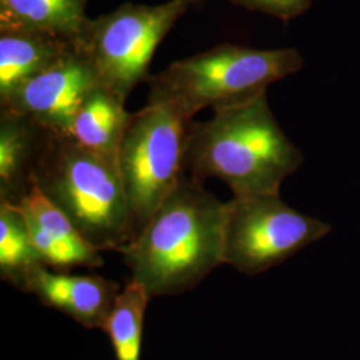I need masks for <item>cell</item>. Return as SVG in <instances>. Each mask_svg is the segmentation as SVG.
I'll use <instances>...</instances> for the list:
<instances>
[{
    "label": "cell",
    "instance_id": "obj_8",
    "mask_svg": "<svg viewBox=\"0 0 360 360\" xmlns=\"http://www.w3.org/2000/svg\"><path fill=\"white\" fill-rule=\"evenodd\" d=\"M99 84L89 56L77 44L60 62L1 102L0 110L30 116L52 132L68 135L80 104Z\"/></svg>",
    "mask_w": 360,
    "mask_h": 360
},
{
    "label": "cell",
    "instance_id": "obj_5",
    "mask_svg": "<svg viewBox=\"0 0 360 360\" xmlns=\"http://www.w3.org/2000/svg\"><path fill=\"white\" fill-rule=\"evenodd\" d=\"M165 104H146L135 112L116 154L129 205L134 238L184 175L190 123Z\"/></svg>",
    "mask_w": 360,
    "mask_h": 360
},
{
    "label": "cell",
    "instance_id": "obj_12",
    "mask_svg": "<svg viewBox=\"0 0 360 360\" xmlns=\"http://www.w3.org/2000/svg\"><path fill=\"white\" fill-rule=\"evenodd\" d=\"M77 44L51 34L0 30V103L60 62Z\"/></svg>",
    "mask_w": 360,
    "mask_h": 360
},
{
    "label": "cell",
    "instance_id": "obj_2",
    "mask_svg": "<svg viewBox=\"0 0 360 360\" xmlns=\"http://www.w3.org/2000/svg\"><path fill=\"white\" fill-rule=\"evenodd\" d=\"M302 165L303 155L276 122L267 94L190 123L184 174L200 183L220 179L233 196L279 195Z\"/></svg>",
    "mask_w": 360,
    "mask_h": 360
},
{
    "label": "cell",
    "instance_id": "obj_6",
    "mask_svg": "<svg viewBox=\"0 0 360 360\" xmlns=\"http://www.w3.org/2000/svg\"><path fill=\"white\" fill-rule=\"evenodd\" d=\"M193 6L195 0H168L156 6L126 3L90 19L79 44L101 83L127 99L139 83L147 82L158 46Z\"/></svg>",
    "mask_w": 360,
    "mask_h": 360
},
{
    "label": "cell",
    "instance_id": "obj_9",
    "mask_svg": "<svg viewBox=\"0 0 360 360\" xmlns=\"http://www.w3.org/2000/svg\"><path fill=\"white\" fill-rule=\"evenodd\" d=\"M19 290L37 296L44 306L63 312L89 330H103L120 292L119 284L103 276L72 275L43 264L28 272Z\"/></svg>",
    "mask_w": 360,
    "mask_h": 360
},
{
    "label": "cell",
    "instance_id": "obj_11",
    "mask_svg": "<svg viewBox=\"0 0 360 360\" xmlns=\"http://www.w3.org/2000/svg\"><path fill=\"white\" fill-rule=\"evenodd\" d=\"M51 132L30 116L0 110V200L19 206L34 188V174Z\"/></svg>",
    "mask_w": 360,
    "mask_h": 360
},
{
    "label": "cell",
    "instance_id": "obj_4",
    "mask_svg": "<svg viewBox=\"0 0 360 360\" xmlns=\"http://www.w3.org/2000/svg\"><path fill=\"white\" fill-rule=\"evenodd\" d=\"M303 65L295 49L255 50L223 43L148 77L147 104H165L187 119L206 108L224 111L267 94L269 86Z\"/></svg>",
    "mask_w": 360,
    "mask_h": 360
},
{
    "label": "cell",
    "instance_id": "obj_10",
    "mask_svg": "<svg viewBox=\"0 0 360 360\" xmlns=\"http://www.w3.org/2000/svg\"><path fill=\"white\" fill-rule=\"evenodd\" d=\"M31 242L43 266L55 271L103 266L98 251L79 233L65 214L34 187L19 203Z\"/></svg>",
    "mask_w": 360,
    "mask_h": 360
},
{
    "label": "cell",
    "instance_id": "obj_13",
    "mask_svg": "<svg viewBox=\"0 0 360 360\" xmlns=\"http://www.w3.org/2000/svg\"><path fill=\"white\" fill-rule=\"evenodd\" d=\"M134 114L126 99L99 84L84 98L67 136L98 154L115 158Z\"/></svg>",
    "mask_w": 360,
    "mask_h": 360
},
{
    "label": "cell",
    "instance_id": "obj_1",
    "mask_svg": "<svg viewBox=\"0 0 360 360\" xmlns=\"http://www.w3.org/2000/svg\"><path fill=\"white\" fill-rule=\"evenodd\" d=\"M227 202L183 175L141 232L119 252L150 297L193 290L223 264Z\"/></svg>",
    "mask_w": 360,
    "mask_h": 360
},
{
    "label": "cell",
    "instance_id": "obj_16",
    "mask_svg": "<svg viewBox=\"0 0 360 360\" xmlns=\"http://www.w3.org/2000/svg\"><path fill=\"white\" fill-rule=\"evenodd\" d=\"M41 264L30 236L23 212L0 200V278L20 288L30 271Z\"/></svg>",
    "mask_w": 360,
    "mask_h": 360
},
{
    "label": "cell",
    "instance_id": "obj_17",
    "mask_svg": "<svg viewBox=\"0 0 360 360\" xmlns=\"http://www.w3.org/2000/svg\"><path fill=\"white\" fill-rule=\"evenodd\" d=\"M196 4L205 0H195ZM236 6H242L248 11L266 13L283 22L295 19L307 13L314 0H229Z\"/></svg>",
    "mask_w": 360,
    "mask_h": 360
},
{
    "label": "cell",
    "instance_id": "obj_7",
    "mask_svg": "<svg viewBox=\"0 0 360 360\" xmlns=\"http://www.w3.org/2000/svg\"><path fill=\"white\" fill-rule=\"evenodd\" d=\"M331 226L287 206L281 195L233 196L227 202L223 264L254 276L323 239Z\"/></svg>",
    "mask_w": 360,
    "mask_h": 360
},
{
    "label": "cell",
    "instance_id": "obj_15",
    "mask_svg": "<svg viewBox=\"0 0 360 360\" xmlns=\"http://www.w3.org/2000/svg\"><path fill=\"white\" fill-rule=\"evenodd\" d=\"M150 300L146 288L132 279L116 296L114 307L103 327L115 360H141L144 318Z\"/></svg>",
    "mask_w": 360,
    "mask_h": 360
},
{
    "label": "cell",
    "instance_id": "obj_3",
    "mask_svg": "<svg viewBox=\"0 0 360 360\" xmlns=\"http://www.w3.org/2000/svg\"><path fill=\"white\" fill-rule=\"evenodd\" d=\"M37 187L98 251H120L134 239L115 158L51 132L34 174Z\"/></svg>",
    "mask_w": 360,
    "mask_h": 360
},
{
    "label": "cell",
    "instance_id": "obj_14",
    "mask_svg": "<svg viewBox=\"0 0 360 360\" xmlns=\"http://www.w3.org/2000/svg\"><path fill=\"white\" fill-rule=\"evenodd\" d=\"M87 0H0V30L51 34L79 41Z\"/></svg>",
    "mask_w": 360,
    "mask_h": 360
}]
</instances>
